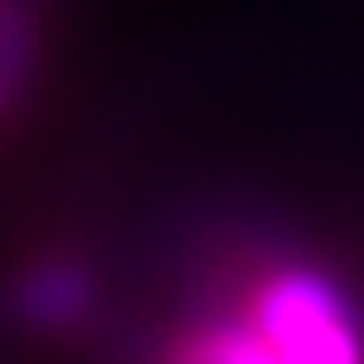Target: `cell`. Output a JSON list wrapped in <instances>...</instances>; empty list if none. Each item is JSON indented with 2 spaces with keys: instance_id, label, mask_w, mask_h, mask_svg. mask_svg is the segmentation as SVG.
<instances>
[{
  "instance_id": "cell-2",
  "label": "cell",
  "mask_w": 364,
  "mask_h": 364,
  "mask_svg": "<svg viewBox=\"0 0 364 364\" xmlns=\"http://www.w3.org/2000/svg\"><path fill=\"white\" fill-rule=\"evenodd\" d=\"M92 277L76 261H44L16 283V316L33 326H76L92 310Z\"/></svg>"
},
{
  "instance_id": "cell-1",
  "label": "cell",
  "mask_w": 364,
  "mask_h": 364,
  "mask_svg": "<svg viewBox=\"0 0 364 364\" xmlns=\"http://www.w3.org/2000/svg\"><path fill=\"white\" fill-rule=\"evenodd\" d=\"M256 326L283 364H364V332L353 304L316 267H277L250 294Z\"/></svg>"
},
{
  "instance_id": "cell-3",
  "label": "cell",
  "mask_w": 364,
  "mask_h": 364,
  "mask_svg": "<svg viewBox=\"0 0 364 364\" xmlns=\"http://www.w3.org/2000/svg\"><path fill=\"white\" fill-rule=\"evenodd\" d=\"M174 364H283V359L245 316V321H213V326L191 332Z\"/></svg>"
},
{
  "instance_id": "cell-4",
  "label": "cell",
  "mask_w": 364,
  "mask_h": 364,
  "mask_svg": "<svg viewBox=\"0 0 364 364\" xmlns=\"http://www.w3.org/2000/svg\"><path fill=\"white\" fill-rule=\"evenodd\" d=\"M33 65V11L22 0H0V114L28 87Z\"/></svg>"
}]
</instances>
